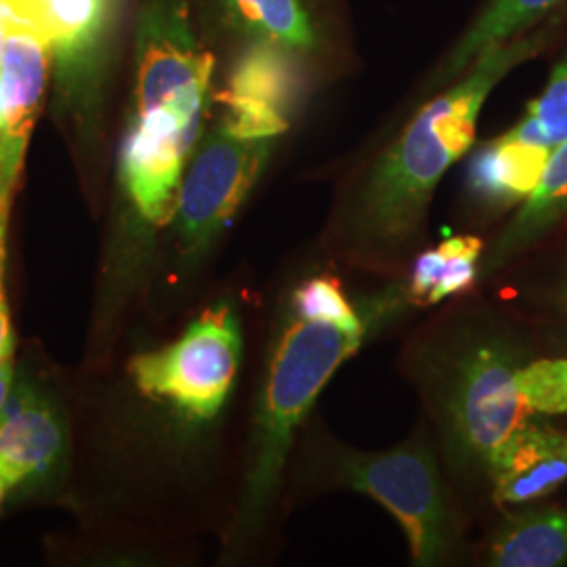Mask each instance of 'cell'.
<instances>
[{
  "label": "cell",
  "instance_id": "cell-17",
  "mask_svg": "<svg viewBox=\"0 0 567 567\" xmlns=\"http://www.w3.org/2000/svg\"><path fill=\"white\" fill-rule=\"evenodd\" d=\"M501 567H555L567 564V513L534 511L511 519L492 545Z\"/></svg>",
  "mask_w": 567,
  "mask_h": 567
},
{
  "label": "cell",
  "instance_id": "cell-11",
  "mask_svg": "<svg viewBox=\"0 0 567 567\" xmlns=\"http://www.w3.org/2000/svg\"><path fill=\"white\" fill-rule=\"evenodd\" d=\"M532 412L503 351L486 347L466 362L454 398V426L473 454L489 463Z\"/></svg>",
  "mask_w": 567,
  "mask_h": 567
},
{
  "label": "cell",
  "instance_id": "cell-16",
  "mask_svg": "<svg viewBox=\"0 0 567 567\" xmlns=\"http://www.w3.org/2000/svg\"><path fill=\"white\" fill-rule=\"evenodd\" d=\"M225 16L250 41L269 42L299 55L313 53L320 30L309 0H219Z\"/></svg>",
  "mask_w": 567,
  "mask_h": 567
},
{
  "label": "cell",
  "instance_id": "cell-3",
  "mask_svg": "<svg viewBox=\"0 0 567 567\" xmlns=\"http://www.w3.org/2000/svg\"><path fill=\"white\" fill-rule=\"evenodd\" d=\"M240 349L238 322L219 305L204 311L177 343L135 358L131 372L143 393L166 398L196 419H213L236 379Z\"/></svg>",
  "mask_w": 567,
  "mask_h": 567
},
{
  "label": "cell",
  "instance_id": "cell-14",
  "mask_svg": "<svg viewBox=\"0 0 567 567\" xmlns=\"http://www.w3.org/2000/svg\"><path fill=\"white\" fill-rule=\"evenodd\" d=\"M550 154L553 147L508 131L475 154L468 166V185L487 203H517L536 189Z\"/></svg>",
  "mask_w": 567,
  "mask_h": 567
},
{
  "label": "cell",
  "instance_id": "cell-4",
  "mask_svg": "<svg viewBox=\"0 0 567 567\" xmlns=\"http://www.w3.org/2000/svg\"><path fill=\"white\" fill-rule=\"evenodd\" d=\"M206 102H185L135 112L124 147L121 177L145 221L173 219L185 161L198 142Z\"/></svg>",
  "mask_w": 567,
  "mask_h": 567
},
{
  "label": "cell",
  "instance_id": "cell-1",
  "mask_svg": "<svg viewBox=\"0 0 567 567\" xmlns=\"http://www.w3.org/2000/svg\"><path fill=\"white\" fill-rule=\"evenodd\" d=\"M547 34H522L487 49L461 81L410 122L365 187L362 225L372 240L400 243L421 224L435 185L471 147L489 91L517 63L536 55Z\"/></svg>",
  "mask_w": 567,
  "mask_h": 567
},
{
  "label": "cell",
  "instance_id": "cell-13",
  "mask_svg": "<svg viewBox=\"0 0 567 567\" xmlns=\"http://www.w3.org/2000/svg\"><path fill=\"white\" fill-rule=\"evenodd\" d=\"M63 425L58 410L32 386L11 391L0 416V477L18 486L60 458Z\"/></svg>",
  "mask_w": 567,
  "mask_h": 567
},
{
  "label": "cell",
  "instance_id": "cell-20",
  "mask_svg": "<svg viewBox=\"0 0 567 567\" xmlns=\"http://www.w3.org/2000/svg\"><path fill=\"white\" fill-rule=\"evenodd\" d=\"M513 131L527 142L553 150L567 142V58L555 68L545 93L529 105L526 118Z\"/></svg>",
  "mask_w": 567,
  "mask_h": 567
},
{
  "label": "cell",
  "instance_id": "cell-25",
  "mask_svg": "<svg viewBox=\"0 0 567 567\" xmlns=\"http://www.w3.org/2000/svg\"><path fill=\"white\" fill-rule=\"evenodd\" d=\"M13 358H7L0 362V416L4 412L7 400L11 395V385H13Z\"/></svg>",
  "mask_w": 567,
  "mask_h": 567
},
{
  "label": "cell",
  "instance_id": "cell-23",
  "mask_svg": "<svg viewBox=\"0 0 567 567\" xmlns=\"http://www.w3.org/2000/svg\"><path fill=\"white\" fill-rule=\"evenodd\" d=\"M9 210H0V362L13 358V334L4 299V238H7Z\"/></svg>",
  "mask_w": 567,
  "mask_h": 567
},
{
  "label": "cell",
  "instance_id": "cell-27",
  "mask_svg": "<svg viewBox=\"0 0 567 567\" xmlns=\"http://www.w3.org/2000/svg\"><path fill=\"white\" fill-rule=\"evenodd\" d=\"M0 133H2V110H0Z\"/></svg>",
  "mask_w": 567,
  "mask_h": 567
},
{
  "label": "cell",
  "instance_id": "cell-5",
  "mask_svg": "<svg viewBox=\"0 0 567 567\" xmlns=\"http://www.w3.org/2000/svg\"><path fill=\"white\" fill-rule=\"evenodd\" d=\"M343 477L377 498L404 527L412 557L429 566L447 547V511L431 458L421 450L400 447L383 454L349 456Z\"/></svg>",
  "mask_w": 567,
  "mask_h": 567
},
{
  "label": "cell",
  "instance_id": "cell-18",
  "mask_svg": "<svg viewBox=\"0 0 567 567\" xmlns=\"http://www.w3.org/2000/svg\"><path fill=\"white\" fill-rule=\"evenodd\" d=\"M482 255V240L473 236L450 238L421 255L414 265L410 295L416 303H437L463 292L475 280V265Z\"/></svg>",
  "mask_w": 567,
  "mask_h": 567
},
{
  "label": "cell",
  "instance_id": "cell-8",
  "mask_svg": "<svg viewBox=\"0 0 567 567\" xmlns=\"http://www.w3.org/2000/svg\"><path fill=\"white\" fill-rule=\"evenodd\" d=\"M53 49L61 100L76 114L100 102L121 0H32Z\"/></svg>",
  "mask_w": 567,
  "mask_h": 567
},
{
  "label": "cell",
  "instance_id": "cell-22",
  "mask_svg": "<svg viewBox=\"0 0 567 567\" xmlns=\"http://www.w3.org/2000/svg\"><path fill=\"white\" fill-rule=\"evenodd\" d=\"M517 385L534 412H567V360H540L517 370Z\"/></svg>",
  "mask_w": 567,
  "mask_h": 567
},
{
  "label": "cell",
  "instance_id": "cell-2",
  "mask_svg": "<svg viewBox=\"0 0 567 567\" xmlns=\"http://www.w3.org/2000/svg\"><path fill=\"white\" fill-rule=\"evenodd\" d=\"M364 328L299 320L276 349L265 389L257 463L250 496L261 503L276 486L295 429L324 389L328 379L362 343Z\"/></svg>",
  "mask_w": 567,
  "mask_h": 567
},
{
  "label": "cell",
  "instance_id": "cell-19",
  "mask_svg": "<svg viewBox=\"0 0 567 567\" xmlns=\"http://www.w3.org/2000/svg\"><path fill=\"white\" fill-rule=\"evenodd\" d=\"M564 213H567V142L553 150L540 182L527 196L524 210L503 238L501 257H505L511 248L527 243L547 225L557 221Z\"/></svg>",
  "mask_w": 567,
  "mask_h": 567
},
{
  "label": "cell",
  "instance_id": "cell-12",
  "mask_svg": "<svg viewBox=\"0 0 567 567\" xmlns=\"http://www.w3.org/2000/svg\"><path fill=\"white\" fill-rule=\"evenodd\" d=\"M487 466L498 503L522 505L547 496L567 480V431L527 421Z\"/></svg>",
  "mask_w": 567,
  "mask_h": 567
},
{
  "label": "cell",
  "instance_id": "cell-6",
  "mask_svg": "<svg viewBox=\"0 0 567 567\" xmlns=\"http://www.w3.org/2000/svg\"><path fill=\"white\" fill-rule=\"evenodd\" d=\"M135 112L206 102L215 60L194 37L185 0H147L137 23Z\"/></svg>",
  "mask_w": 567,
  "mask_h": 567
},
{
  "label": "cell",
  "instance_id": "cell-10",
  "mask_svg": "<svg viewBox=\"0 0 567 567\" xmlns=\"http://www.w3.org/2000/svg\"><path fill=\"white\" fill-rule=\"evenodd\" d=\"M303 89L299 53L250 41L219 97L227 107L221 126L246 140H276L288 131Z\"/></svg>",
  "mask_w": 567,
  "mask_h": 567
},
{
  "label": "cell",
  "instance_id": "cell-7",
  "mask_svg": "<svg viewBox=\"0 0 567 567\" xmlns=\"http://www.w3.org/2000/svg\"><path fill=\"white\" fill-rule=\"evenodd\" d=\"M274 140H246L215 128L182 182L175 221L189 244L206 243L244 203L264 171Z\"/></svg>",
  "mask_w": 567,
  "mask_h": 567
},
{
  "label": "cell",
  "instance_id": "cell-9",
  "mask_svg": "<svg viewBox=\"0 0 567 567\" xmlns=\"http://www.w3.org/2000/svg\"><path fill=\"white\" fill-rule=\"evenodd\" d=\"M53 70V49L34 4L16 23L0 65V208H11L25 145Z\"/></svg>",
  "mask_w": 567,
  "mask_h": 567
},
{
  "label": "cell",
  "instance_id": "cell-15",
  "mask_svg": "<svg viewBox=\"0 0 567 567\" xmlns=\"http://www.w3.org/2000/svg\"><path fill=\"white\" fill-rule=\"evenodd\" d=\"M564 0H487L486 9L465 37L454 47L444 68L437 72L435 84H444L461 76L471 63L503 42L526 34L532 25L545 20Z\"/></svg>",
  "mask_w": 567,
  "mask_h": 567
},
{
  "label": "cell",
  "instance_id": "cell-24",
  "mask_svg": "<svg viewBox=\"0 0 567 567\" xmlns=\"http://www.w3.org/2000/svg\"><path fill=\"white\" fill-rule=\"evenodd\" d=\"M32 7V0H0V65L4 60L7 41L21 20V16Z\"/></svg>",
  "mask_w": 567,
  "mask_h": 567
},
{
  "label": "cell",
  "instance_id": "cell-26",
  "mask_svg": "<svg viewBox=\"0 0 567 567\" xmlns=\"http://www.w3.org/2000/svg\"><path fill=\"white\" fill-rule=\"evenodd\" d=\"M9 487L11 486H9V484H7V482L0 477V501L4 498V494H7V489H9Z\"/></svg>",
  "mask_w": 567,
  "mask_h": 567
},
{
  "label": "cell",
  "instance_id": "cell-21",
  "mask_svg": "<svg viewBox=\"0 0 567 567\" xmlns=\"http://www.w3.org/2000/svg\"><path fill=\"white\" fill-rule=\"evenodd\" d=\"M295 307L305 322H324L343 328H364L358 313L347 303L337 280L313 278L295 295Z\"/></svg>",
  "mask_w": 567,
  "mask_h": 567
}]
</instances>
